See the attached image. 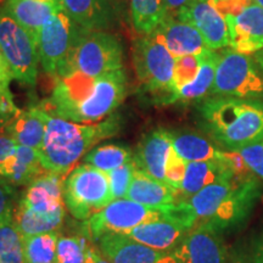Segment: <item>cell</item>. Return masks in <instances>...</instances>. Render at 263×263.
Listing matches in <instances>:
<instances>
[{"label": "cell", "mask_w": 263, "mask_h": 263, "mask_svg": "<svg viewBox=\"0 0 263 263\" xmlns=\"http://www.w3.org/2000/svg\"><path fill=\"white\" fill-rule=\"evenodd\" d=\"M210 2H213V3H221V2H228V0H210Z\"/></svg>", "instance_id": "cell-48"}, {"label": "cell", "mask_w": 263, "mask_h": 263, "mask_svg": "<svg viewBox=\"0 0 263 263\" xmlns=\"http://www.w3.org/2000/svg\"><path fill=\"white\" fill-rule=\"evenodd\" d=\"M261 70H262V71H263V68H262V67H261Z\"/></svg>", "instance_id": "cell-51"}, {"label": "cell", "mask_w": 263, "mask_h": 263, "mask_svg": "<svg viewBox=\"0 0 263 263\" xmlns=\"http://www.w3.org/2000/svg\"><path fill=\"white\" fill-rule=\"evenodd\" d=\"M51 263H57V261H55V262H51Z\"/></svg>", "instance_id": "cell-50"}, {"label": "cell", "mask_w": 263, "mask_h": 263, "mask_svg": "<svg viewBox=\"0 0 263 263\" xmlns=\"http://www.w3.org/2000/svg\"><path fill=\"white\" fill-rule=\"evenodd\" d=\"M98 248L111 263H178L172 251H159L140 244L126 234H106Z\"/></svg>", "instance_id": "cell-15"}, {"label": "cell", "mask_w": 263, "mask_h": 263, "mask_svg": "<svg viewBox=\"0 0 263 263\" xmlns=\"http://www.w3.org/2000/svg\"><path fill=\"white\" fill-rule=\"evenodd\" d=\"M85 263H111L105 256L101 254L99 248H95L91 244H89L87 249V258H85Z\"/></svg>", "instance_id": "cell-42"}, {"label": "cell", "mask_w": 263, "mask_h": 263, "mask_svg": "<svg viewBox=\"0 0 263 263\" xmlns=\"http://www.w3.org/2000/svg\"><path fill=\"white\" fill-rule=\"evenodd\" d=\"M17 200V192L15 186L0 180V219L14 211Z\"/></svg>", "instance_id": "cell-39"}, {"label": "cell", "mask_w": 263, "mask_h": 263, "mask_svg": "<svg viewBox=\"0 0 263 263\" xmlns=\"http://www.w3.org/2000/svg\"><path fill=\"white\" fill-rule=\"evenodd\" d=\"M16 145L17 144L15 143V140L11 137H9L5 132L0 133V167L6 160V157L14 151Z\"/></svg>", "instance_id": "cell-40"}, {"label": "cell", "mask_w": 263, "mask_h": 263, "mask_svg": "<svg viewBox=\"0 0 263 263\" xmlns=\"http://www.w3.org/2000/svg\"><path fill=\"white\" fill-rule=\"evenodd\" d=\"M8 123H9L8 118H6V117L4 116V114H3L2 111H0V130L4 129V127H5Z\"/></svg>", "instance_id": "cell-44"}, {"label": "cell", "mask_w": 263, "mask_h": 263, "mask_svg": "<svg viewBox=\"0 0 263 263\" xmlns=\"http://www.w3.org/2000/svg\"><path fill=\"white\" fill-rule=\"evenodd\" d=\"M136 170L137 164L134 162V160L132 159L127 163H124L121 167H118V168L110 171L107 173L108 180H110L111 194H112L114 200L126 199L132 179H133L134 173H136Z\"/></svg>", "instance_id": "cell-36"}, {"label": "cell", "mask_w": 263, "mask_h": 263, "mask_svg": "<svg viewBox=\"0 0 263 263\" xmlns=\"http://www.w3.org/2000/svg\"><path fill=\"white\" fill-rule=\"evenodd\" d=\"M127 90L128 80L123 68L95 78L94 89L90 97L71 115L68 121L90 124L111 116V114L124 100Z\"/></svg>", "instance_id": "cell-10"}, {"label": "cell", "mask_w": 263, "mask_h": 263, "mask_svg": "<svg viewBox=\"0 0 263 263\" xmlns=\"http://www.w3.org/2000/svg\"><path fill=\"white\" fill-rule=\"evenodd\" d=\"M172 254L178 263H229L221 232L207 224L190 229Z\"/></svg>", "instance_id": "cell-12"}, {"label": "cell", "mask_w": 263, "mask_h": 263, "mask_svg": "<svg viewBox=\"0 0 263 263\" xmlns=\"http://www.w3.org/2000/svg\"><path fill=\"white\" fill-rule=\"evenodd\" d=\"M219 52L207 50L203 57V61L199 73L192 83L186 84L182 89L164 99L162 105L174 103H190V101L202 100L207 95L211 94L213 83H215L216 68L218 64Z\"/></svg>", "instance_id": "cell-26"}, {"label": "cell", "mask_w": 263, "mask_h": 263, "mask_svg": "<svg viewBox=\"0 0 263 263\" xmlns=\"http://www.w3.org/2000/svg\"><path fill=\"white\" fill-rule=\"evenodd\" d=\"M12 218L21 235L27 238L32 235L58 232L64 223L65 209L50 213L35 212L17 200L12 211Z\"/></svg>", "instance_id": "cell-28"}, {"label": "cell", "mask_w": 263, "mask_h": 263, "mask_svg": "<svg viewBox=\"0 0 263 263\" xmlns=\"http://www.w3.org/2000/svg\"><path fill=\"white\" fill-rule=\"evenodd\" d=\"M171 141L174 151L186 162L201 161H223L224 150H219L205 137L193 132L170 130Z\"/></svg>", "instance_id": "cell-27"}, {"label": "cell", "mask_w": 263, "mask_h": 263, "mask_svg": "<svg viewBox=\"0 0 263 263\" xmlns=\"http://www.w3.org/2000/svg\"><path fill=\"white\" fill-rule=\"evenodd\" d=\"M89 238L85 234L80 236H59L57 246V263H85L87 249L89 244L85 241Z\"/></svg>", "instance_id": "cell-34"}, {"label": "cell", "mask_w": 263, "mask_h": 263, "mask_svg": "<svg viewBox=\"0 0 263 263\" xmlns=\"http://www.w3.org/2000/svg\"><path fill=\"white\" fill-rule=\"evenodd\" d=\"M59 9L58 0H8L4 6L5 11L37 42L42 27Z\"/></svg>", "instance_id": "cell-24"}, {"label": "cell", "mask_w": 263, "mask_h": 263, "mask_svg": "<svg viewBox=\"0 0 263 263\" xmlns=\"http://www.w3.org/2000/svg\"><path fill=\"white\" fill-rule=\"evenodd\" d=\"M232 177H235L234 172L227 163L226 159L223 161L188 162L179 194H182L183 199H186L206 188L210 184Z\"/></svg>", "instance_id": "cell-25"}, {"label": "cell", "mask_w": 263, "mask_h": 263, "mask_svg": "<svg viewBox=\"0 0 263 263\" xmlns=\"http://www.w3.org/2000/svg\"><path fill=\"white\" fill-rule=\"evenodd\" d=\"M49 2H54V0H49Z\"/></svg>", "instance_id": "cell-49"}, {"label": "cell", "mask_w": 263, "mask_h": 263, "mask_svg": "<svg viewBox=\"0 0 263 263\" xmlns=\"http://www.w3.org/2000/svg\"><path fill=\"white\" fill-rule=\"evenodd\" d=\"M64 200L74 218L89 219L114 201L107 173L87 163L78 166L65 180Z\"/></svg>", "instance_id": "cell-4"}, {"label": "cell", "mask_w": 263, "mask_h": 263, "mask_svg": "<svg viewBox=\"0 0 263 263\" xmlns=\"http://www.w3.org/2000/svg\"><path fill=\"white\" fill-rule=\"evenodd\" d=\"M171 218L159 210L140 205L133 200H114L101 211L85 222V234L91 240H98L106 234H127L129 230L143 223L156 219Z\"/></svg>", "instance_id": "cell-9"}, {"label": "cell", "mask_w": 263, "mask_h": 263, "mask_svg": "<svg viewBox=\"0 0 263 263\" xmlns=\"http://www.w3.org/2000/svg\"><path fill=\"white\" fill-rule=\"evenodd\" d=\"M176 17L193 25L202 35L209 50L215 51L229 47L226 16L213 2L193 0L188 6L180 10Z\"/></svg>", "instance_id": "cell-14"}, {"label": "cell", "mask_w": 263, "mask_h": 263, "mask_svg": "<svg viewBox=\"0 0 263 263\" xmlns=\"http://www.w3.org/2000/svg\"><path fill=\"white\" fill-rule=\"evenodd\" d=\"M39 150L33 147L16 145L0 167V180L12 186L28 185L38 176L44 173Z\"/></svg>", "instance_id": "cell-22"}, {"label": "cell", "mask_w": 263, "mask_h": 263, "mask_svg": "<svg viewBox=\"0 0 263 263\" xmlns=\"http://www.w3.org/2000/svg\"><path fill=\"white\" fill-rule=\"evenodd\" d=\"M132 159L133 154L129 147L116 145V144H106L91 149L84 156V163L108 173L110 171L127 163Z\"/></svg>", "instance_id": "cell-31"}, {"label": "cell", "mask_w": 263, "mask_h": 263, "mask_svg": "<svg viewBox=\"0 0 263 263\" xmlns=\"http://www.w3.org/2000/svg\"><path fill=\"white\" fill-rule=\"evenodd\" d=\"M0 263H26L24 236L16 228L12 213L0 219Z\"/></svg>", "instance_id": "cell-30"}, {"label": "cell", "mask_w": 263, "mask_h": 263, "mask_svg": "<svg viewBox=\"0 0 263 263\" xmlns=\"http://www.w3.org/2000/svg\"><path fill=\"white\" fill-rule=\"evenodd\" d=\"M172 149L170 130L157 128L141 138L133 160L138 170L164 183L166 163Z\"/></svg>", "instance_id": "cell-16"}, {"label": "cell", "mask_w": 263, "mask_h": 263, "mask_svg": "<svg viewBox=\"0 0 263 263\" xmlns=\"http://www.w3.org/2000/svg\"><path fill=\"white\" fill-rule=\"evenodd\" d=\"M234 263H250L248 259H245L244 257H236L234 259Z\"/></svg>", "instance_id": "cell-46"}, {"label": "cell", "mask_w": 263, "mask_h": 263, "mask_svg": "<svg viewBox=\"0 0 263 263\" xmlns=\"http://www.w3.org/2000/svg\"><path fill=\"white\" fill-rule=\"evenodd\" d=\"M164 9L167 11V16H173L176 17L180 10L188 6L193 0H162Z\"/></svg>", "instance_id": "cell-41"}, {"label": "cell", "mask_w": 263, "mask_h": 263, "mask_svg": "<svg viewBox=\"0 0 263 263\" xmlns=\"http://www.w3.org/2000/svg\"><path fill=\"white\" fill-rule=\"evenodd\" d=\"M123 45L116 35L80 27L73 45L58 76L81 73L90 78H98L108 72L123 68Z\"/></svg>", "instance_id": "cell-3"}, {"label": "cell", "mask_w": 263, "mask_h": 263, "mask_svg": "<svg viewBox=\"0 0 263 263\" xmlns=\"http://www.w3.org/2000/svg\"><path fill=\"white\" fill-rule=\"evenodd\" d=\"M122 121L111 115L98 123H74L49 115L47 130L39 149L42 167L48 172L66 174L77 161L101 140L116 136Z\"/></svg>", "instance_id": "cell-2"}, {"label": "cell", "mask_w": 263, "mask_h": 263, "mask_svg": "<svg viewBox=\"0 0 263 263\" xmlns=\"http://www.w3.org/2000/svg\"><path fill=\"white\" fill-rule=\"evenodd\" d=\"M186 166H188V162L185 160H183L178 154L172 149L171 151L168 160H167L166 163V172H164V183L167 185H170L171 188L178 192L180 190V186H182V182L184 176H185Z\"/></svg>", "instance_id": "cell-37"}, {"label": "cell", "mask_w": 263, "mask_h": 263, "mask_svg": "<svg viewBox=\"0 0 263 263\" xmlns=\"http://www.w3.org/2000/svg\"><path fill=\"white\" fill-rule=\"evenodd\" d=\"M153 33L162 41L174 58L209 50L202 35L193 25L173 16H167Z\"/></svg>", "instance_id": "cell-18"}, {"label": "cell", "mask_w": 263, "mask_h": 263, "mask_svg": "<svg viewBox=\"0 0 263 263\" xmlns=\"http://www.w3.org/2000/svg\"><path fill=\"white\" fill-rule=\"evenodd\" d=\"M133 61L141 87L160 95V103L172 91L176 58L154 33L134 42Z\"/></svg>", "instance_id": "cell-6"}, {"label": "cell", "mask_w": 263, "mask_h": 263, "mask_svg": "<svg viewBox=\"0 0 263 263\" xmlns=\"http://www.w3.org/2000/svg\"><path fill=\"white\" fill-rule=\"evenodd\" d=\"M48 117L49 114L41 105L31 106L27 110H20L3 130L17 145L39 150L47 130Z\"/></svg>", "instance_id": "cell-21"}, {"label": "cell", "mask_w": 263, "mask_h": 263, "mask_svg": "<svg viewBox=\"0 0 263 263\" xmlns=\"http://www.w3.org/2000/svg\"><path fill=\"white\" fill-rule=\"evenodd\" d=\"M59 233L32 235L24 238L26 263H51L57 261Z\"/></svg>", "instance_id": "cell-32"}, {"label": "cell", "mask_w": 263, "mask_h": 263, "mask_svg": "<svg viewBox=\"0 0 263 263\" xmlns=\"http://www.w3.org/2000/svg\"><path fill=\"white\" fill-rule=\"evenodd\" d=\"M257 62H258L259 67L263 68V49L257 54Z\"/></svg>", "instance_id": "cell-45"}, {"label": "cell", "mask_w": 263, "mask_h": 263, "mask_svg": "<svg viewBox=\"0 0 263 263\" xmlns=\"http://www.w3.org/2000/svg\"><path fill=\"white\" fill-rule=\"evenodd\" d=\"M64 174L45 171L27 185L20 202L35 212L50 213L65 209Z\"/></svg>", "instance_id": "cell-17"}, {"label": "cell", "mask_w": 263, "mask_h": 263, "mask_svg": "<svg viewBox=\"0 0 263 263\" xmlns=\"http://www.w3.org/2000/svg\"><path fill=\"white\" fill-rule=\"evenodd\" d=\"M259 195H261V184L257 177L251 176L248 178H238L234 188L218 207L215 215L201 224L211 226L221 233L241 224L250 215Z\"/></svg>", "instance_id": "cell-13"}, {"label": "cell", "mask_w": 263, "mask_h": 263, "mask_svg": "<svg viewBox=\"0 0 263 263\" xmlns=\"http://www.w3.org/2000/svg\"><path fill=\"white\" fill-rule=\"evenodd\" d=\"M0 50L8 61L14 80L31 87L35 84L41 62L37 41L4 9L0 10Z\"/></svg>", "instance_id": "cell-7"}, {"label": "cell", "mask_w": 263, "mask_h": 263, "mask_svg": "<svg viewBox=\"0 0 263 263\" xmlns=\"http://www.w3.org/2000/svg\"><path fill=\"white\" fill-rule=\"evenodd\" d=\"M236 151L245 161L250 172L257 178L263 179V140Z\"/></svg>", "instance_id": "cell-38"}, {"label": "cell", "mask_w": 263, "mask_h": 263, "mask_svg": "<svg viewBox=\"0 0 263 263\" xmlns=\"http://www.w3.org/2000/svg\"><path fill=\"white\" fill-rule=\"evenodd\" d=\"M226 16L229 48L251 55L263 49V8L254 0H228L215 3Z\"/></svg>", "instance_id": "cell-8"}, {"label": "cell", "mask_w": 263, "mask_h": 263, "mask_svg": "<svg viewBox=\"0 0 263 263\" xmlns=\"http://www.w3.org/2000/svg\"><path fill=\"white\" fill-rule=\"evenodd\" d=\"M255 262L256 263H263V239H262V241L257 245V249H256Z\"/></svg>", "instance_id": "cell-43"}, {"label": "cell", "mask_w": 263, "mask_h": 263, "mask_svg": "<svg viewBox=\"0 0 263 263\" xmlns=\"http://www.w3.org/2000/svg\"><path fill=\"white\" fill-rule=\"evenodd\" d=\"M202 129L227 151L263 140V99L210 97L199 106Z\"/></svg>", "instance_id": "cell-1"}, {"label": "cell", "mask_w": 263, "mask_h": 263, "mask_svg": "<svg viewBox=\"0 0 263 263\" xmlns=\"http://www.w3.org/2000/svg\"><path fill=\"white\" fill-rule=\"evenodd\" d=\"M80 26L74 24L67 15L59 9L45 22L38 35L39 61L47 73L57 76L64 66Z\"/></svg>", "instance_id": "cell-11"}, {"label": "cell", "mask_w": 263, "mask_h": 263, "mask_svg": "<svg viewBox=\"0 0 263 263\" xmlns=\"http://www.w3.org/2000/svg\"><path fill=\"white\" fill-rule=\"evenodd\" d=\"M12 80H14V76L10 70L8 61L0 50V111L8 118L9 122L20 111V108L16 107L11 90H10V83Z\"/></svg>", "instance_id": "cell-35"}, {"label": "cell", "mask_w": 263, "mask_h": 263, "mask_svg": "<svg viewBox=\"0 0 263 263\" xmlns=\"http://www.w3.org/2000/svg\"><path fill=\"white\" fill-rule=\"evenodd\" d=\"M130 16L136 31L150 34L167 17L162 0H130Z\"/></svg>", "instance_id": "cell-29"}, {"label": "cell", "mask_w": 263, "mask_h": 263, "mask_svg": "<svg viewBox=\"0 0 263 263\" xmlns=\"http://www.w3.org/2000/svg\"><path fill=\"white\" fill-rule=\"evenodd\" d=\"M254 2L256 3V4H258L259 6H262L263 8V0H254Z\"/></svg>", "instance_id": "cell-47"}, {"label": "cell", "mask_w": 263, "mask_h": 263, "mask_svg": "<svg viewBox=\"0 0 263 263\" xmlns=\"http://www.w3.org/2000/svg\"><path fill=\"white\" fill-rule=\"evenodd\" d=\"M205 50L203 52L195 55H185V57L176 58V66H174V76H173V85L172 91L167 95V99L170 95H172L185 87L186 84L192 83L195 80L197 73H199L200 67L203 61V57H205ZM163 99V100H164ZM163 100L160 104L163 103Z\"/></svg>", "instance_id": "cell-33"}, {"label": "cell", "mask_w": 263, "mask_h": 263, "mask_svg": "<svg viewBox=\"0 0 263 263\" xmlns=\"http://www.w3.org/2000/svg\"><path fill=\"white\" fill-rule=\"evenodd\" d=\"M177 195H179L178 192L166 183L160 182L137 168L128 189L127 199L150 209L159 210L170 216V212L177 203Z\"/></svg>", "instance_id": "cell-20"}, {"label": "cell", "mask_w": 263, "mask_h": 263, "mask_svg": "<svg viewBox=\"0 0 263 263\" xmlns=\"http://www.w3.org/2000/svg\"><path fill=\"white\" fill-rule=\"evenodd\" d=\"M189 228L184 223L173 218H163L150 221L136 227L126 235L159 251H172L177 248Z\"/></svg>", "instance_id": "cell-19"}, {"label": "cell", "mask_w": 263, "mask_h": 263, "mask_svg": "<svg viewBox=\"0 0 263 263\" xmlns=\"http://www.w3.org/2000/svg\"><path fill=\"white\" fill-rule=\"evenodd\" d=\"M210 97L262 99L263 71L250 55L224 49L219 52Z\"/></svg>", "instance_id": "cell-5"}, {"label": "cell", "mask_w": 263, "mask_h": 263, "mask_svg": "<svg viewBox=\"0 0 263 263\" xmlns=\"http://www.w3.org/2000/svg\"><path fill=\"white\" fill-rule=\"evenodd\" d=\"M59 6L76 25L88 31H100L112 21L108 0H58Z\"/></svg>", "instance_id": "cell-23"}]
</instances>
